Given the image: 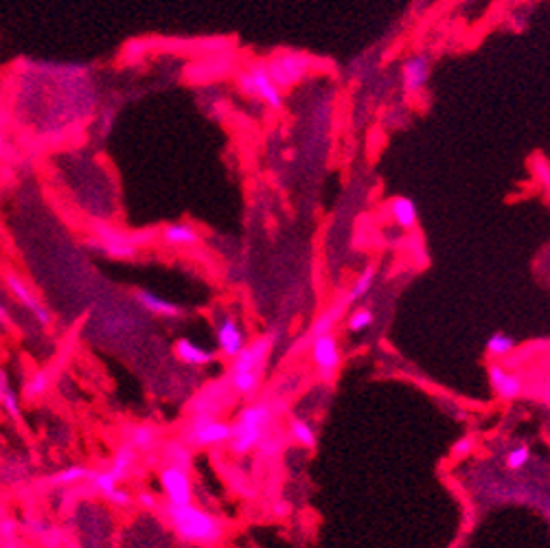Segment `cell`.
<instances>
[{
	"mask_svg": "<svg viewBox=\"0 0 550 548\" xmlns=\"http://www.w3.org/2000/svg\"><path fill=\"white\" fill-rule=\"evenodd\" d=\"M162 516L174 528V533L187 544L195 546H213L224 538V522L215 518L213 513L197 507L195 503L187 505H169L164 503Z\"/></svg>",
	"mask_w": 550,
	"mask_h": 548,
	"instance_id": "6da1fadb",
	"label": "cell"
},
{
	"mask_svg": "<svg viewBox=\"0 0 550 548\" xmlns=\"http://www.w3.org/2000/svg\"><path fill=\"white\" fill-rule=\"evenodd\" d=\"M272 417L274 414L268 404H253L241 408L235 417V423H232V439L228 443L230 452L246 456L261 447V443L270 437Z\"/></svg>",
	"mask_w": 550,
	"mask_h": 548,
	"instance_id": "7a4b0ae2",
	"label": "cell"
},
{
	"mask_svg": "<svg viewBox=\"0 0 550 548\" xmlns=\"http://www.w3.org/2000/svg\"><path fill=\"white\" fill-rule=\"evenodd\" d=\"M239 90L270 110H283V90L274 84L265 62H253L237 75Z\"/></svg>",
	"mask_w": 550,
	"mask_h": 548,
	"instance_id": "3957f363",
	"label": "cell"
},
{
	"mask_svg": "<svg viewBox=\"0 0 550 548\" xmlns=\"http://www.w3.org/2000/svg\"><path fill=\"white\" fill-rule=\"evenodd\" d=\"M232 439V423L224 421L222 417L213 414H193L185 430V443L199 450H211V447H224Z\"/></svg>",
	"mask_w": 550,
	"mask_h": 548,
	"instance_id": "277c9868",
	"label": "cell"
},
{
	"mask_svg": "<svg viewBox=\"0 0 550 548\" xmlns=\"http://www.w3.org/2000/svg\"><path fill=\"white\" fill-rule=\"evenodd\" d=\"M265 69H268L270 77L274 79V84L285 90L296 86L298 81H303L311 69H313V59L301 51H278L265 62Z\"/></svg>",
	"mask_w": 550,
	"mask_h": 548,
	"instance_id": "5b68a950",
	"label": "cell"
},
{
	"mask_svg": "<svg viewBox=\"0 0 550 548\" xmlns=\"http://www.w3.org/2000/svg\"><path fill=\"white\" fill-rule=\"evenodd\" d=\"M158 483L164 496V503H169V505L193 503L191 470H182V468H176V465H162L158 472Z\"/></svg>",
	"mask_w": 550,
	"mask_h": 548,
	"instance_id": "8992f818",
	"label": "cell"
},
{
	"mask_svg": "<svg viewBox=\"0 0 550 548\" xmlns=\"http://www.w3.org/2000/svg\"><path fill=\"white\" fill-rule=\"evenodd\" d=\"M272 353V336H263L248 342L241 351L230 360L228 373H257L265 375V367Z\"/></svg>",
	"mask_w": 550,
	"mask_h": 548,
	"instance_id": "52a82bcc",
	"label": "cell"
},
{
	"mask_svg": "<svg viewBox=\"0 0 550 548\" xmlns=\"http://www.w3.org/2000/svg\"><path fill=\"white\" fill-rule=\"evenodd\" d=\"M215 342H218V351L228 360L235 358L248 344L246 329L232 314H222V316L215 321Z\"/></svg>",
	"mask_w": 550,
	"mask_h": 548,
	"instance_id": "ba28073f",
	"label": "cell"
},
{
	"mask_svg": "<svg viewBox=\"0 0 550 548\" xmlns=\"http://www.w3.org/2000/svg\"><path fill=\"white\" fill-rule=\"evenodd\" d=\"M311 360L316 364V369L320 371L325 377H333L340 369L342 353H340V342L333 336V331L323 336H316L311 342Z\"/></svg>",
	"mask_w": 550,
	"mask_h": 548,
	"instance_id": "9c48e42d",
	"label": "cell"
},
{
	"mask_svg": "<svg viewBox=\"0 0 550 548\" xmlns=\"http://www.w3.org/2000/svg\"><path fill=\"white\" fill-rule=\"evenodd\" d=\"M5 286H7V290L11 292V296L15 298V301H18L42 327H48V325L53 323V316H51V314H48V309L40 303L38 294L24 283L22 276L9 272V274L5 276Z\"/></svg>",
	"mask_w": 550,
	"mask_h": 548,
	"instance_id": "30bf717a",
	"label": "cell"
},
{
	"mask_svg": "<svg viewBox=\"0 0 550 548\" xmlns=\"http://www.w3.org/2000/svg\"><path fill=\"white\" fill-rule=\"evenodd\" d=\"M97 246L101 248V251L108 255V257H114V259H129L136 255V239L123 232L121 228H114V226H97Z\"/></svg>",
	"mask_w": 550,
	"mask_h": 548,
	"instance_id": "8fae6325",
	"label": "cell"
},
{
	"mask_svg": "<svg viewBox=\"0 0 550 548\" xmlns=\"http://www.w3.org/2000/svg\"><path fill=\"white\" fill-rule=\"evenodd\" d=\"M432 73L430 57L425 53H414L402 64V84L408 94H419L425 86Z\"/></svg>",
	"mask_w": 550,
	"mask_h": 548,
	"instance_id": "7c38bea8",
	"label": "cell"
},
{
	"mask_svg": "<svg viewBox=\"0 0 550 548\" xmlns=\"http://www.w3.org/2000/svg\"><path fill=\"white\" fill-rule=\"evenodd\" d=\"M134 301L149 314V316L154 318H162V321H178L185 316V309H182L178 303L169 301V298H164L156 292H149V290H136L134 292Z\"/></svg>",
	"mask_w": 550,
	"mask_h": 548,
	"instance_id": "4fadbf2b",
	"label": "cell"
},
{
	"mask_svg": "<svg viewBox=\"0 0 550 548\" xmlns=\"http://www.w3.org/2000/svg\"><path fill=\"white\" fill-rule=\"evenodd\" d=\"M174 356L178 362L185 364V367H193V369L211 367V364L218 360V353H215L213 349L197 344L189 338H178L174 342Z\"/></svg>",
	"mask_w": 550,
	"mask_h": 548,
	"instance_id": "5bb4252c",
	"label": "cell"
},
{
	"mask_svg": "<svg viewBox=\"0 0 550 548\" xmlns=\"http://www.w3.org/2000/svg\"><path fill=\"white\" fill-rule=\"evenodd\" d=\"M90 483H92V489L99 493V496H104L106 500L114 507H129L132 505V496L129 491H125L123 483H119L108 470H101V472H92L90 476Z\"/></svg>",
	"mask_w": 550,
	"mask_h": 548,
	"instance_id": "9a60e30c",
	"label": "cell"
},
{
	"mask_svg": "<svg viewBox=\"0 0 550 548\" xmlns=\"http://www.w3.org/2000/svg\"><path fill=\"white\" fill-rule=\"evenodd\" d=\"M160 239L169 248H193L202 241V235L191 222H171L162 226Z\"/></svg>",
	"mask_w": 550,
	"mask_h": 548,
	"instance_id": "2e32d148",
	"label": "cell"
},
{
	"mask_svg": "<svg viewBox=\"0 0 550 548\" xmlns=\"http://www.w3.org/2000/svg\"><path fill=\"white\" fill-rule=\"evenodd\" d=\"M489 381L495 395L505 402H513L522 395V381L520 377H515L513 373L505 371L500 364H491L489 367Z\"/></svg>",
	"mask_w": 550,
	"mask_h": 548,
	"instance_id": "e0dca14e",
	"label": "cell"
},
{
	"mask_svg": "<svg viewBox=\"0 0 550 548\" xmlns=\"http://www.w3.org/2000/svg\"><path fill=\"white\" fill-rule=\"evenodd\" d=\"M136 461H139V452L129 443H123V445L116 447V452L112 454L108 472L119 480V483H123V480L129 478V474L134 472Z\"/></svg>",
	"mask_w": 550,
	"mask_h": 548,
	"instance_id": "ac0fdd59",
	"label": "cell"
},
{
	"mask_svg": "<svg viewBox=\"0 0 550 548\" xmlns=\"http://www.w3.org/2000/svg\"><path fill=\"white\" fill-rule=\"evenodd\" d=\"M0 410L7 414L9 421L13 423L22 421V404H20L18 391L13 388L9 375L3 369H0Z\"/></svg>",
	"mask_w": 550,
	"mask_h": 548,
	"instance_id": "d6986e66",
	"label": "cell"
},
{
	"mask_svg": "<svg viewBox=\"0 0 550 548\" xmlns=\"http://www.w3.org/2000/svg\"><path fill=\"white\" fill-rule=\"evenodd\" d=\"M160 428H156L154 423H139L132 426L127 430V441L136 452H149L160 443Z\"/></svg>",
	"mask_w": 550,
	"mask_h": 548,
	"instance_id": "ffe728a7",
	"label": "cell"
},
{
	"mask_svg": "<svg viewBox=\"0 0 550 548\" xmlns=\"http://www.w3.org/2000/svg\"><path fill=\"white\" fill-rule=\"evenodd\" d=\"M388 213L395 220V224L402 230H412L419 224V213H416V204L410 197H393L388 202Z\"/></svg>",
	"mask_w": 550,
	"mask_h": 548,
	"instance_id": "44dd1931",
	"label": "cell"
},
{
	"mask_svg": "<svg viewBox=\"0 0 550 548\" xmlns=\"http://www.w3.org/2000/svg\"><path fill=\"white\" fill-rule=\"evenodd\" d=\"M162 463L164 465H176L182 470H191L193 468V458H191V445L185 441H171L162 447Z\"/></svg>",
	"mask_w": 550,
	"mask_h": 548,
	"instance_id": "7402d4cb",
	"label": "cell"
},
{
	"mask_svg": "<svg viewBox=\"0 0 550 548\" xmlns=\"http://www.w3.org/2000/svg\"><path fill=\"white\" fill-rule=\"evenodd\" d=\"M375 276H377V265H375V263H369V265H366V268L358 274V279L353 281L351 290L346 292L344 303L351 305V303L360 301V298H364L366 294H369L371 288H373V283H375Z\"/></svg>",
	"mask_w": 550,
	"mask_h": 548,
	"instance_id": "603a6c76",
	"label": "cell"
},
{
	"mask_svg": "<svg viewBox=\"0 0 550 548\" xmlns=\"http://www.w3.org/2000/svg\"><path fill=\"white\" fill-rule=\"evenodd\" d=\"M53 386V371L51 369H38L24 381V397L27 400H40Z\"/></svg>",
	"mask_w": 550,
	"mask_h": 548,
	"instance_id": "cb8c5ba5",
	"label": "cell"
},
{
	"mask_svg": "<svg viewBox=\"0 0 550 548\" xmlns=\"http://www.w3.org/2000/svg\"><path fill=\"white\" fill-rule=\"evenodd\" d=\"M90 476H92V470L83 468V465H69V468H64V470L55 472L51 480H53L55 485L71 487V485L83 483V480H90Z\"/></svg>",
	"mask_w": 550,
	"mask_h": 548,
	"instance_id": "d4e9b609",
	"label": "cell"
},
{
	"mask_svg": "<svg viewBox=\"0 0 550 548\" xmlns=\"http://www.w3.org/2000/svg\"><path fill=\"white\" fill-rule=\"evenodd\" d=\"M485 349L491 358H505L515 349V340L509 334H505V331H495V334H491L487 338Z\"/></svg>",
	"mask_w": 550,
	"mask_h": 548,
	"instance_id": "484cf974",
	"label": "cell"
},
{
	"mask_svg": "<svg viewBox=\"0 0 550 548\" xmlns=\"http://www.w3.org/2000/svg\"><path fill=\"white\" fill-rule=\"evenodd\" d=\"M344 307H346V303L342 301V303H338L336 307H329L323 316L318 318L313 323V329H311V336L316 338V336H323V334H329V331L333 329V325L338 323V318H340V314L344 311Z\"/></svg>",
	"mask_w": 550,
	"mask_h": 548,
	"instance_id": "4316f807",
	"label": "cell"
},
{
	"mask_svg": "<svg viewBox=\"0 0 550 548\" xmlns=\"http://www.w3.org/2000/svg\"><path fill=\"white\" fill-rule=\"evenodd\" d=\"M290 433H292V439L303 445V447H316V433L311 430V426L303 419H292L290 421Z\"/></svg>",
	"mask_w": 550,
	"mask_h": 548,
	"instance_id": "83f0119b",
	"label": "cell"
},
{
	"mask_svg": "<svg viewBox=\"0 0 550 548\" xmlns=\"http://www.w3.org/2000/svg\"><path fill=\"white\" fill-rule=\"evenodd\" d=\"M373 323H375V311L369 309V307H360V309L351 311V316H348V321H346V329L351 331V334H360V331L369 329Z\"/></svg>",
	"mask_w": 550,
	"mask_h": 548,
	"instance_id": "f1b7e54d",
	"label": "cell"
},
{
	"mask_svg": "<svg viewBox=\"0 0 550 548\" xmlns=\"http://www.w3.org/2000/svg\"><path fill=\"white\" fill-rule=\"evenodd\" d=\"M528 461H530V447L528 445H518L515 450H511L507 454V468L511 472H518V470L524 468Z\"/></svg>",
	"mask_w": 550,
	"mask_h": 548,
	"instance_id": "f546056e",
	"label": "cell"
},
{
	"mask_svg": "<svg viewBox=\"0 0 550 548\" xmlns=\"http://www.w3.org/2000/svg\"><path fill=\"white\" fill-rule=\"evenodd\" d=\"M474 447H476V439L472 435H465L463 439H458L452 445V456L454 458H465V456H470L474 452Z\"/></svg>",
	"mask_w": 550,
	"mask_h": 548,
	"instance_id": "4dcf8cb0",
	"label": "cell"
},
{
	"mask_svg": "<svg viewBox=\"0 0 550 548\" xmlns=\"http://www.w3.org/2000/svg\"><path fill=\"white\" fill-rule=\"evenodd\" d=\"M533 171H535V178L542 182L544 187H550V164L546 160H535V162H533Z\"/></svg>",
	"mask_w": 550,
	"mask_h": 548,
	"instance_id": "1f68e13d",
	"label": "cell"
},
{
	"mask_svg": "<svg viewBox=\"0 0 550 548\" xmlns=\"http://www.w3.org/2000/svg\"><path fill=\"white\" fill-rule=\"evenodd\" d=\"M139 505H141V509H145V511H156V509H158V498H156L154 493L143 491V493L139 496Z\"/></svg>",
	"mask_w": 550,
	"mask_h": 548,
	"instance_id": "d6a6232c",
	"label": "cell"
},
{
	"mask_svg": "<svg viewBox=\"0 0 550 548\" xmlns=\"http://www.w3.org/2000/svg\"><path fill=\"white\" fill-rule=\"evenodd\" d=\"M0 323H3V325H9V323H11L9 309L5 307V303H3V301H0Z\"/></svg>",
	"mask_w": 550,
	"mask_h": 548,
	"instance_id": "836d02e7",
	"label": "cell"
},
{
	"mask_svg": "<svg viewBox=\"0 0 550 548\" xmlns=\"http://www.w3.org/2000/svg\"><path fill=\"white\" fill-rule=\"evenodd\" d=\"M274 513H276V516H288V513H290V507H288L285 503H278V505L274 507Z\"/></svg>",
	"mask_w": 550,
	"mask_h": 548,
	"instance_id": "e575fe53",
	"label": "cell"
},
{
	"mask_svg": "<svg viewBox=\"0 0 550 548\" xmlns=\"http://www.w3.org/2000/svg\"><path fill=\"white\" fill-rule=\"evenodd\" d=\"M3 154H5V139L0 136V160H3Z\"/></svg>",
	"mask_w": 550,
	"mask_h": 548,
	"instance_id": "d590c367",
	"label": "cell"
}]
</instances>
